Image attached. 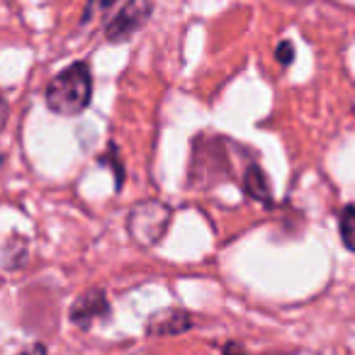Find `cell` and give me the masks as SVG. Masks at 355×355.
Listing matches in <instances>:
<instances>
[{
    "label": "cell",
    "mask_w": 355,
    "mask_h": 355,
    "mask_svg": "<svg viewBox=\"0 0 355 355\" xmlns=\"http://www.w3.org/2000/svg\"><path fill=\"white\" fill-rule=\"evenodd\" d=\"M90 95H93V78H90L88 64H78L64 69L46 88V105L56 114H78L88 107Z\"/></svg>",
    "instance_id": "cell-1"
},
{
    "label": "cell",
    "mask_w": 355,
    "mask_h": 355,
    "mask_svg": "<svg viewBox=\"0 0 355 355\" xmlns=\"http://www.w3.org/2000/svg\"><path fill=\"white\" fill-rule=\"evenodd\" d=\"M171 209L158 200H146L132 207L127 219V229L132 239L141 246H153L163 239L171 227Z\"/></svg>",
    "instance_id": "cell-2"
},
{
    "label": "cell",
    "mask_w": 355,
    "mask_h": 355,
    "mask_svg": "<svg viewBox=\"0 0 355 355\" xmlns=\"http://www.w3.org/2000/svg\"><path fill=\"white\" fill-rule=\"evenodd\" d=\"M151 12H153L151 0H127V3L122 6V10L107 22L105 35H107V40L114 42V44L127 42L134 32L141 30L144 22L151 17Z\"/></svg>",
    "instance_id": "cell-3"
},
{
    "label": "cell",
    "mask_w": 355,
    "mask_h": 355,
    "mask_svg": "<svg viewBox=\"0 0 355 355\" xmlns=\"http://www.w3.org/2000/svg\"><path fill=\"white\" fill-rule=\"evenodd\" d=\"M107 314H110V304L100 290L85 292V295H80L78 300H76V304L71 306V321L83 326V329H88V326L98 319H107Z\"/></svg>",
    "instance_id": "cell-4"
},
{
    "label": "cell",
    "mask_w": 355,
    "mask_h": 355,
    "mask_svg": "<svg viewBox=\"0 0 355 355\" xmlns=\"http://www.w3.org/2000/svg\"><path fill=\"white\" fill-rule=\"evenodd\" d=\"M193 326V319H190L185 311L180 309H166V311H158L148 319L146 324V334L148 336H175V334H183Z\"/></svg>",
    "instance_id": "cell-5"
},
{
    "label": "cell",
    "mask_w": 355,
    "mask_h": 355,
    "mask_svg": "<svg viewBox=\"0 0 355 355\" xmlns=\"http://www.w3.org/2000/svg\"><path fill=\"white\" fill-rule=\"evenodd\" d=\"M243 190H246L248 198L258 200L263 205H270V183H268V175L263 173V168L256 166V163H251L243 173Z\"/></svg>",
    "instance_id": "cell-6"
},
{
    "label": "cell",
    "mask_w": 355,
    "mask_h": 355,
    "mask_svg": "<svg viewBox=\"0 0 355 355\" xmlns=\"http://www.w3.org/2000/svg\"><path fill=\"white\" fill-rule=\"evenodd\" d=\"M338 229H340V239H343V246L355 253V205H345L340 209Z\"/></svg>",
    "instance_id": "cell-7"
},
{
    "label": "cell",
    "mask_w": 355,
    "mask_h": 355,
    "mask_svg": "<svg viewBox=\"0 0 355 355\" xmlns=\"http://www.w3.org/2000/svg\"><path fill=\"white\" fill-rule=\"evenodd\" d=\"M100 163H107L112 171H117V188H119V185H122V178H124V168H122V163H119L117 148L110 146L107 153H105V156H100Z\"/></svg>",
    "instance_id": "cell-8"
},
{
    "label": "cell",
    "mask_w": 355,
    "mask_h": 355,
    "mask_svg": "<svg viewBox=\"0 0 355 355\" xmlns=\"http://www.w3.org/2000/svg\"><path fill=\"white\" fill-rule=\"evenodd\" d=\"M117 0H88V8H85V15H83V22H90L93 15H100V12L110 10Z\"/></svg>",
    "instance_id": "cell-9"
},
{
    "label": "cell",
    "mask_w": 355,
    "mask_h": 355,
    "mask_svg": "<svg viewBox=\"0 0 355 355\" xmlns=\"http://www.w3.org/2000/svg\"><path fill=\"white\" fill-rule=\"evenodd\" d=\"M275 59L282 66H290L295 61V46H292V42H280V46L275 49Z\"/></svg>",
    "instance_id": "cell-10"
},
{
    "label": "cell",
    "mask_w": 355,
    "mask_h": 355,
    "mask_svg": "<svg viewBox=\"0 0 355 355\" xmlns=\"http://www.w3.org/2000/svg\"><path fill=\"white\" fill-rule=\"evenodd\" d=\"M8 112H10V107H8L6 98H3V93H0V129L6 127V122H8Z\"/></svg>",
    "instance_id": "cell-11"
},
{
    "label": "cell",
    "mask_w": 355,
    "mask_h": 355,
    "mask_svg": "<svg viewBox=\"0 0 355 355\" xmlns=\"http://www.w3.org/2000/svg\"><path fill=\"white\" fill-rule=\"evenodd\" d=\"M20 355H46V348L42 343H35V345H30L27 350H22Z\"/></svg>",
    "instance_id": "cell-12"
},
{
    "label": "cell",
    "mask_w": 355,
    "mask_h": 355,
    "mask_svg": "<svg viewBox=\"0 0 355 355\" xmlns=\"http://www.w3.org/2000/svg\"><path fill=\"white\" fill-rule=\"evenodd\" d=\"M224 355H246V353H243V348L239 343H227V348H224Z\"/></svg>",
    "instance_id": "cell-13"
}]
</instances>
